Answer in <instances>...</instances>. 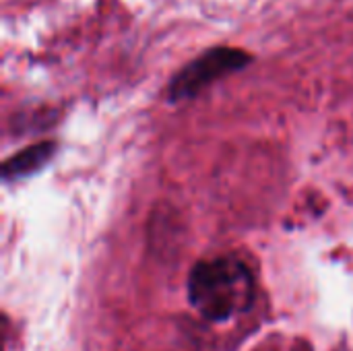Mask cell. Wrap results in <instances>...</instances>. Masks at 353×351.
Here are the masks:
<instances>
[{"label": "cell", "mask_w": 353, "mask_h": 351, "mask_svg": "<svg viewBox=\"0 0 353 351\" xmlns=\"http://www.w3.org/2000/svg\"><path fill=\"white\" fill-rule=\"evenodd\" d=\"M188 298L207 321L221 323L250 306L252 277L232 259L199 263L188 277Z\"/></svg>", "instance_id": "obj_1"}, {"label": "cell", "mask_w": 353, "mask_h": 351, "mask_svg": "<svg viewBox=\"0 0 353 351\" xmlns=\"http://www.w3.org/2000/svg\"><path fill=\"white\" fill-rule=\"evenodd\" d=\"M254 54L236 46H213L184 64L168 83L165 97L170 103L194 99L213 83L248 68Z\"/></svg>", "instance_id": "obj_2"}, {"label": "cell", "mask_w": 353, "mask_h": 351, "mask_svg": "<svg viewBox=\"0 0 353 351\" xmlns=\"http://www.w3.org/2000/svg\"><path fill=\"white\" fill-rule=\"evenodd\" d=\"M56 143L52 141H41L35 143L27 149H23L21 153L12 155L4 166H2V176L4 180H14V178H23L29 176L33 172H37L52 155H54Z\"/></svg>", "instance_id": "obj_3"}]
</instances>
